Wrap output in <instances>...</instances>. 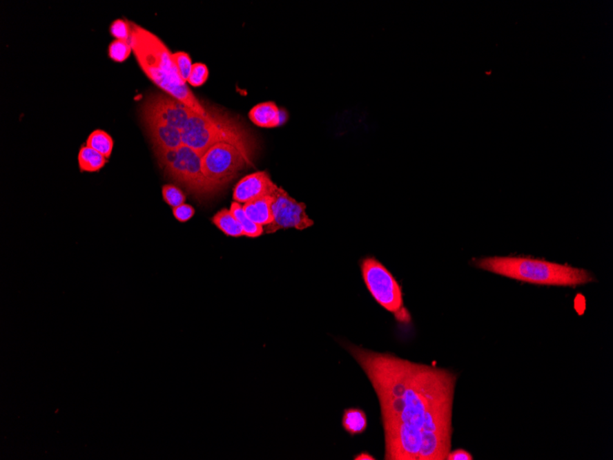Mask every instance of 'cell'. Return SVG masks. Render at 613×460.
Wrapping results in <instances>:
<instances>
[{"label":"cell","instance_id":"15","mask_svg":"<svg viewBox=\"0 0 613 460\" xmlns=\"http://www.w3.org/2000/svg\"><path fill=\"white\" fill-rule=\"evenodd\" d=\"M213 224L222 233L231 237L244 236V230L231 210L222 209L211 219Z\"/></svg>","mask_w":613,"mask_h":460},{"label":"cell","instance_id":"6","mask_svg":"<svg viewBox=\"0 0 613 460\" xmlns=\"http://www.w3.org/2000/svg\"><path fill=\"white\" fill-rule=\"evenodd\" d=\"M364 283L373 298L400 323L411 322V314L404 307L400 284L377 259L367 258L361 265Z\"/></svg>","mask_w":613,"mask_h":460},{"label":"cell","instance_id":"3","mask_svg":"<svg viewBox=\"0 0 613 460\" xmlns=\"http://www.w3.org/2000/svg\"><path fill=\"white\" fill-rule=\"evenodd\" d=\"M474 262L478 269L536 285L576 287L594 280V276L586 269L541 259L492 256Z\"/></svg>","mask_w":613,"mask_h":460},{"label":"cell","instance_id":"21","mask_svg":"<svg viewBox=\"0 0 613 460\" xmlns=\"http://www.w3.org/2000/svg\"><path fill=\"white\" fill-rule=\"evenodd\" d=\"M110 32L116 40L130 41V27L129 21L121 19H115L110 24Z\"/></svg>","mask_w":613,"mask_h":460},{"label":"cell","instance_id":"17","mask_svg":"<svg viewBox=\"0 0 613 460\" xmlns=\"http://www.w3.org/2000/svg\"><path fill=\"white\" fill-rule=\"evenodd\" d=\"M230 210L237 219V221L241 224L242 230H244V236L250 237V238H257V237L264 233V227L251 221L248 218L246 213H245L244 207L240 203L236 202L231 203Z\"/></svg>","mask_w":613,"mask_h":460},{"label":"cell","instance_id":"11","mask_svg":"<svg viewBox=\"0 0 613 460\" xmlns=\"http://www.w3.org/2000/svg\"><path fill=\"white\" fill-rule=\"evenodd\" d=\"M285 113L275 102H269L255 105L250 111L249 118L253 124L262 128H275L285 122Z\"/></svg>","mask_w":613,"mask_h":460},{"label":"cell","instance_id":"5","mask_svg":"<svg viewBox=\"0 0 613 460\" xmlns=\"http://www.w3.org/2000/svg\"><path fill=\"white\" fill-rule=\"evenodd\" d=\"M159 166L170 180L180 184L197 199L213 196L222 186L206 178L202 171V155L186 146L169 151L155 152Z\"/></svg>","mask_w":613,"mask_h":460},{"label":"cell","instance_id":"25","mask_svg":"<svg viewBox=\"0 0 613 460\" xmlns=\"http://www.w3.org/2000/svg\"><path fill=\"white\" fill-rule=\"evenodd\" d=\"M356 459V460H358H358H374L376 459L374 458V457L370 455V454H369L367 452H362L361 454H359V455L356 456L355 459Z\"/></svg>","mask_w":613,"mask_h":460},{"label":"cell","instance_id":"23","mask_svg":"<svg viewBox=\"0 0 613 460\" xmlns=\"http://www.w3.org/2000/svg\"><path fill=\"white\" fill-rule=\"evenodd\" d=\"M195 213H196L195 209L191 205L186 204V203H184V204L178 206V207L173 208V215L178 222H183V224L191 221L193 218Z\"/></svg>","mask_w":613,"mask_h":460},{"label":"cell","instance_id":"1","mask_svg":"<svg viewBox=\"0 0 613 460\" xmlns=\"http://www.w3.org/2000/svg\"><path fill=\"white\" fill-rule=\"evenodd\" d=\"M380 403L385 459L445 460L451 451L456 375L342 343Z\"/></svg>","mask_w":613,"mask_h":460},{"label":"cell","instance_id":"14","mask_svg":"<svg viewBox=\"0 0 613 460\" xmlns=\"http://www.w3.org/2000/svg\"><path fill=\"white\" fill-rule=\"evenodd\" d=\"M342 426L350 436L363 434L367 428L366 412L359 408H347L342 412Z\"/></svg>","mask_w":613,"mask_h":460},{"label":"cell","instance_id":"9","mask_svg":"<svg viewBox=\"0 0 613 460\" xmlns=\"http://www.w3.org/2000/svg\"><path fill=\"white\" fill-rule=\"evenodd\" d=\"M278 186L271 180L269 173H253L242 178L233 191V200L236 202L245 203L264 196H271Z\"/></svg>","mask_w":613,"mask_h":460},{"label":"cell","instance_id":"24","mask_svg":"<svg viewBox=\"0 0 613 460\" xmlns=\"http://www.w3.org/2000/svg\"><path fill=\"white\" fill-rule=\"evenodd\" d=\"M447 460H472L473 456L465 450H451L448 454Z\"/></svg>","mask_w":613,"mask_h":460},{"label":"cell","instance_id":"18","mask_svg":"<svg viewBox=\"0 0 613 460\" xmlns=\"http://www.w3.org/2000/svg\"><path fill=\"white\" fill-rule=\"evenodd\" d=\"M133 48L130 41L114 40L108 46V52L110 59L117 63H124L129 58Z\"/></svg>","mask_w":613,"mask_h":460},{"label":"cell","instance_id":"4","mask_svg":"<svg viewBox=\"0 0 613 460\" xmlns=\"http://www.w3.org/2000/svg\"><path fill=\"white\" fill-rule=\"evenodd\" d=\"M246 131L226 113L211 110L208 116L192 114L181 131L182 144L193 149L200 155L220 142L235 144L250 157V139Z\"/></svg>","mask_w":613,"mask_h":460},{"label":"cell","instance_id":"2","mask_svg":"<svg viewBox=\"0 0 613 460\" xmlns=\"http://www.w3.org/2000/svg\"><path fill=\"white\" fill-rule=\"evenodd\" d=\"M129 22L130 46L146 76L164 93L179 100L200 115L208 116L211 110L203 106L180 77L173 61V54L163 41L140 25Z\"/></svg>","mask_w":613,"mask_h":460},{"label":"cell","instance_id":"7","mask_svg":"<svg viewBox=\"0 0 613 460\" xmlns=\"http://www.w3.org/2000/svg\"><path fill=\"white\" fill-rule=\"evenodd\" d=\"M202 162L206 178L222 188L245 166L252 164L246 153L226 142H220L208 149L202 155Z\"/></svg>","mask_w":613,"mask_h":460},{"label":"cell","instance_id":"22","mask_svg":"<svg viewBox=\"0 0 613 460\" xmlns=\"http://www.w3.org/2000/svg\"><path fill=\"white\" fill-rule=\"evenodd\" d=\"M208 77V69L203 63H195L192 66L191 76L188 82L192 86H202L204 85Z\"/></svg>","mask_w":613,"mask_h":460},{"label":"cell","instance_id":"13","mask_svg":"<svg viewBox=\"0 0 613 460\" xmlns=\"http://www.w3.org/2000/svg\"><path fill=\"white\" fill-rule=\"evenodd\" d=\"M78 166L81 172H99L108 163V159L96 150L83 144L77 155Z\"/></svg>","mask_w":613,"mask_h":460},{"label":"cell","instance_id":"10","mask_svg":"<svg viewBox=\"0 0 613 460\" xmlns=\"http://www.w3.org/2000/svg\"><path fill=\"white\" fill-rule=\"evenodd\" d=\"M142 119L152 142L155 153L169 151L183 146L180 130L144 114H142Z\"/></svg>","mask_w":613,"mask_h":460},{"label":"cell","instance_id":"20","mask_svg":"<svg viewBox=\"0 0 613 460\" xmlns=\"http://www.w3.org/2000/svg\"><path fill=\"white\" fill-rule=\"evenodd\" d=\"M164 202L172 208L178 207L186 202V195L177 186L164 185L162 189Z\"/></svg>","mask_w":613,"mask_h":460},{"label":"cell","instance_id":"8","mask_svg":"<svg viewBox=\"0 0 613 460\" xmlns=\"http://www.w3.org/2000/svg\"><path fill=\"white\" fill-rule=\"evenodd\" d=\"M271 196L274 220L272 224L264 228V233H274L289 228L303 231L313 227L314 222L306 213L304 203L298 202L280 186L273 192Z\"/></svg>","mask_w":613,"mask_h":460},{"label":"cell","instance_id":"12","mask_svg":"<svg viewBox=\"0 0 613 460\" xmlns=\"http://www.w3.org/2000/svg\"><path fill=\"white\" fill-rule=\"evenodd\" d=\"M244 210L248 218L261 227L272 224L274 217L272 213V196H264L245 203Z\"/></svg>","mask_w":613,"mask_h":460},{"label":"cell","instance_id":"16","mask_svg":"<svg viewBox=\"0 0 613 460\" xmlns=\"http://www.w3.org/2000/svg\"><path fill=\"white\" fill-rule=\"evenodd\" d=\"M86 144L90 148L101 153L106 158L110 159L113 151L114 141L113 137L105 131L97 129L89 135Z\"/></svg>","mask_w":613,"mask_h":460},{"label":"cell","instance_id":"19","mask_svg":"<svg viewBox=\"0 0 613 460\" xmlns=\"http://www.w3.org/2000/svg\"><path fill=\"white\" fill-rule=\"evenodd\" d=\"M172 58L180 77L186 83L188 82V77L191 76L192 66H193L191 57L185 52H177L173 54Z\"/></svg>","mask_w":613,"mask_h":460}]
</instances>
